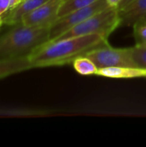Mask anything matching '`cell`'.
I'll use <instances>...</instances> for the list:
<instances>
[{
  "label": "cell",
  "instance_id": "obj_13",
  "mask_svg": "<svg viewBox=\"0 0 146 147\" xmlns=\"http://www.w3.org/2000/svg\"><path fill=\"white\" fill-rule=\"evenodd\" d=\"M133 27L136 46L146 47V21L137 22Z\"/></svg>",
  "mask_w": 146,
  "mask_h": 147
},
{
  "label": "cell",
  "instance_id": "obj_16",
  "mask_svg": "<svg viewBox=\"0 0 146 147\" xmlns=\"http://www.w3.org/2000/svg\"><path fill=\"white\" fill-rule=\"evenodd\" d=\"M23 0H0V26L3 25V18Z\"/></svg>",
  "mask_w": 146,
  "mask_h": 147
},
{
  "label": "cell",
  "instance_id": "obj_4",
  "mask_svg": "<svg viewBox=\"0 0 146 147\" xmlns=\"http://www.w3.org/2000/svg\"><path fill=\"white\" fill-rule=\"evenodd\" d=\"M84 56L90 59L98 69L115 66H137L132 56L131 47H114L108 44L87 53Z\"/></svg>",
  "mask_w": 146,
  "mask_h": 147
},
{
  "label": "cell",
  "instance_id": "obj_6",
  "mask_svg": "<svg viewBox=\"0 0 146 147\" xmlns=\"http://www.w3.org/2000/svg\"><path fill=\"white\" fill-rule=\"evenodd\" d=\"M62 3L63 0H48L23 16L20 22L27 26L52 25L59 17V11Z\"/></svg>",
  "mask_w": 146,
  "mask_h": 147
},
{
  "label": "cell",
  "instance_id": "obj_3",
  "mask_svg": "<svg viewBox=\"0 0 146 147\" xmlns=\"http://www.w3.org/2000/svg\"><path fill=\"white\" fill-rule=\"evenodd\" d=\"M119 27V9L109 6L102 9V11L95 14L94 16L89 17L81 23L76 25L53 40L94 34H101L108 38L110 34Z\"/></svg>",
  "mask_w": 146,
  "mask_h": 147
},
{
  "label": "cell",
  "instance_id": "obj_1",
  "mask_svg": "<svg viewBox=\"0 0 146 147\" xmlns=\"http://www.w3.org/2000/svg\"><path fill=\"white\" fill-rule=\"evenodd\" d=\"M108 38L94 34L47 41L28 55L32 69L62 66L77 58L108 45Z\"/></svg>",
  "mask_w": 146,
  "mask_h": 147
},
{
  "label": "cell",
  "instance_id": "obj_2",
  "mask_svg": "<svg viewBox=\"0 0 146 147\" xmlns=\"http://www.w3.org/2000/svg\"><path fill=\"white\" fill-rule=\"evenodd\" d=\"M52 25L27 26L21 22L0 36V59L28 55L50 40Z\"/></svg>",
  "mask_w": 146,
  "mask_h": 147
},
{
  "label": "cell",
  "instance_id": "obj_15",
  "mask_svg": "<svg viewBox=\"0 0 146 147\" xmlns=\"http://www.w3.org/2000/svg\"><path fill=\"white\" fill-rule=\"evenodd\" d=\"M131 53L136 65L146 69V47L135 45L131 47Z\"/></svg>",
  "mask_w": 146,
  "mask_h": 147
},
{
  "label": "cell",
  "instance_id": "obj_14",
  "mask_svg": "<svg viewBox=\"0 0 146 147\" xmlns=\"http://www.w3.org/2000/svg\"><path fill=\"white\" fill-rule=\"evenodd\" d=\"M40 111L27 109H0V117H26L40 115Z\"/></svg>",
  "mask_w": 146,
  "mask_h": 147
},
{
  "label": "cell",
  "instance_id": "obj_5",
  "mask_svg": "<svg viewBox=\"0 0 146 147\" xmlns=\"http://www.w3.org/2000/svg\"><path fill=\"white\" fill-rule=\"evenodd\" d=\"M109 7L106 0H99L87 7L70 12L59 17L51 27L50 40H53L89 17ZM49 40V41H50Z\"/></svg>",
  "mask_w": 146,
  "mask_h": 147
},
{
  "label": "cell",
  "instance_id": "obj_17",
  "mask_svg": "<svg viewBox=\"0 0 146 147\" xmlns=\"http://www.w3.org/2000/svg\"><path fill=\"white\" fill-rule=\"evenodd\" d=\"M106 1L110 7H114V8L119 9V6H120L122 0H106Z\"/></svg>",
  "mask_w": 146,
  "mask_h": 147
},
{
  "label": "cell",
  "instance_id": "obj_7",
  "mask_svg": "<svg viewBox=\"0 0 146 147\" xmlns=\"http://www.w3.org/2000/svg\"><path fill=\"white\" fill-rule=\"evenodd\" d=\"M120 27L133 26L135 23L146 21V0H133L119 9Z\"/></svg>",
  "mask_w": 146,
  "mask_h": 147
},
{
  "label": "cell",
  "instance_id": "obj_10",
  "mask_svg": "<svg viewBox=\"0 0 146 147\" xmlns=\"http://www.w3.org/2000/svg\"><path fill=\"white\" fill-rule=\"evenodd\" d=\"M48 0H23L17 7L12 9L3 21V24L14 26L21 22L23 16L35 9Z\"/></svg>",
  "mask_w": 146,
  "mask_h": 147
},
{
  "label": "cell",
  "instance_id": "obj_11",
  "mask_svg": "<svg viewBox=\"0 0 146 147\" xmlns=\"http://www.w3.org/2000/svg\"><path fill=\"white\" fill-rule=\"evenodd\" d=\"M72 65H73L74 70L77 73L81 75H84V76L96 75L98 70L96 64L90 59H89L88 57L84 55L77 58L72 62Z\"/></svg>",
  "mask_w": 146,
  "mask_h": 147
},
{
  "label": "cell",
  "instance_id": "obj_8",
  "mask_svg": "<svg viewBox=\"0 0 146 147\" xmlns=\"http://www.w3.org/2000/svg\"><path fill=\"white\" fill-rule=\"evenodd\" d=\"M97 76L108 78H146V69L137 66H115L100 68L97 70Z\"/></svg>",
  "mask_w": 146,
  "mask_h": 147
},
{
  "label": "cell",
  "instance_id": "obj_9",
  "mask_svg": "<svg viewBox=\"0 0 146 147\" xmlns=\"http://www.w3.org/2000/svg\"><path fill=\"white\" fill-rule=\"evenodd\" d=\"M30 69H32V67L28 55L16 58L0 59V79Z\"/></svg>",
  "mask_w": 146,
  "mask_h": 147
},
{
  "label": "cell",
  "instance_id": "obj_12",
  "mask_svg": "<svg viewBox=\"0 0 146 147\" xmlns=\"http://www.w3.org/2000/svg\"><path fill=\"white\" fill-rule=\"evenodd\" d=\"M97 1L99 0H63L59 11V17H61L74 10L87 7Z\"/></svg>",
  "mask_w": 146,
  "mask_h": 147
},
{
  "label": "cell",
  "instance_id": "obj_18",
  "mask_svg": "<svg viewBox=\"0 0 146 147\" xmlns=\"http://www.w3.org/2000/svg\"><path fill=\"white\" fill-rule=\"evenodd\" d=\"M133 0H122L121 1V3H120V6H119V9H120L121 8H123V7H125L126 5H127L129 3H131Z\"/></svg>",
  "mask_w": 146,
  "mask_h": 147
}]
</instances>
